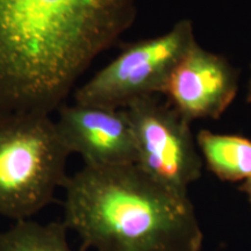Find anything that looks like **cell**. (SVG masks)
Instances as JSON below:
<instances>
[{
    "label": "cell",
    "mask_w": 251,
    "mask_h": 251,
    "mask_svg": "<svg viewBox=\"0 0 251 251\" xmlns=\"http://www.w3.org/2000/svg\"><path fill=\"white\" fill-rule=\"evenodd\" d=\"M125 109L136 144L135 164L158 184L188 194L203 164L191 121L157 96L136 100Z\"/></svg>",
    "instance_id": "cell-5"
},
{
    "label": "cell",
    "mask_w": 251,
    "mask_h": 251,
    "mask_svg": "<svg viewBox=\"0 0 251 251\" xmlns=\"http://www.w3.org/2000/svg\"><path fill=\"white\" fill-rule=\"evenodd\" d=\"M136 14V0H0V115L59 109Z\"/></svg>",
    "instance_id": "cell-1"
},
{
    "label": "cell",
    "mask_w": 251,
    "mask_h": 251,
    "mask_svg": "<svg viewBox=\"0 0 251 251\" xmlns=\"http://www.w3.org/2000/svg\"><path fill=\"white\" fill-rule=\"evenodd\" d=\"M55 125L65 148L80 155L85 165L136 163L133 128L125 108L63 105Z\"/></svg>",
    "instance_id": "cell-7"
},
{
    "label": "cell",
    "mask_w": 251,
    "mask_h": 251,
    "mask_svg": "<svg viewBox=\"0 0 251 251\" xmlns=\"http://www.w3.org/2000/svg\"><path fill=\"white\" fill-rule=\"evenodd\" d=\"M70 155L49 115H0V216L17 222L46 208L67 183Z\"/></svg>",
    "instance_id": "cell-3"
},
{
    "label": "cell",
    "mask_w": 251,
    "mask_h": 251,
    "mask_svg": "<svg viewBox=\"0 0 251 251\" xmlns=\"http://www.w3.org/2000/svg\"><path fill=\"white\" fill-rule=\"evenodd\" d=\"M246 100L248 103H251V64H250V77H249V83H248V91H247Z\"/></svg>",
    "instance_id": "cell-11"
},
{
    "label": "cell",
    "mask_w": 251,
    "mask_h": 251,
    "mask_svg": "<svg viewBox=\"0 0 251 251\" xmlns=\"http://www.w3.org/2000/svg\"><path fill=\"white\" fill-rule=\"evenodd\" d=\"M202 162L219 179L243 181L251 177V140L202 129L196 136Z\"/></svg>",
    "instance_id": "cell-8"
},
{
    "label": "cell",
    "mask_w": 251,
    "mask_h": 251,
    "mask_svg": "<svg viewBox=\"0 0 251 251\" xmlns=\"http://www.w3.org/2000/svg\"><path fill=\"white\" fill-rule=\"evenodd\" d=\"M63 224L96 251H200L203 235L188 194L136 164L90 166L64 186Z\"/></svg>",
    "instance_id": "cell-2"
},
{
    "label": "cell",
    "mask_w": 251,
    "mask_h": 251,
    "mask_svg": "<svg viewBox=\"0 0 251 251\" xmlns=\"http://www.w3.org/2000/svg\"><path fill=\"white\" fill-rule=\"evenodd\" d=\"M68 231L63 222L43 225L21 220L0 233V251H75L69 244Z\"/></svg>",
    "instance_id": "cell-9"
},
{
    "label": "cell",
    "mask_w": 251,
    "mask_h": 251,
    "mask_svg": "<svg viewBox=\"0 0 251 251\" xmlns=\"http://www.w3.org/2000/svg\"><path fill=\"white\" fill-rule=\"evenodd\" d=\"M238 72L224 56L193 45L169 78L163 96L188 121L216 120L236 98Z\"/></svg>",
    "instance_id": "cell-6"
},
{
    "label": "cell",
    "mask_w": 251,
    "mask_h": 251,
    "mask_svg": "<svg viewBox=\"0 0 251 251\" xmlns=\"http://www.w3.org/2000/svg\"><path fill=\"white\" fill-rule=\"evenodd\" d=\"M240 190L242 191L244 194H246L247 198H248V200H249L250 206H251V177L248 178L247 180L243 181L242 185H241Z\"/></svg>",
    "instance_id": "cell-10"
},
{
    "label": "cell",
    "mask_w": 251,
    "mask_h": 251,
    "mask_svg": "<svg viewBox=\"0 0 251 251\" xmlns=\"http://www.w3.org/2000/svg\"><path fill=\"white\" fill-rule=\"evenodd\" d=\"M196 43L188 19L162 35L131 43L75 92V101L126 108L136 100L163 94L175 68Z\"/></svg>",
    "instance_id": "cell-4"
}]
</instances>
